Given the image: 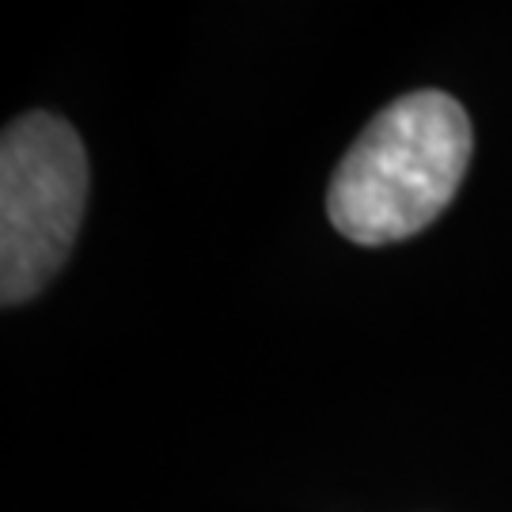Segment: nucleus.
I'll return each instance as SVG.
<instances>
[{
  "instance_id": "1",
  "label": "nucleus",
  "mask_w": 512,
  "mask_h": 512,
  "mask_svg": "<svg viewBox=\"0 0 512 512\" xmlns=\"http://www.w3.org/2000/svg\"><path fill=\"white\" fill-rule=\"evenodd\" d=\"M471 148V118L452 95L410 92L395 99L334 171L330 224L365 247L418 236L456 198Z\"/></svg>"
},
{
  "instance_id": "2",
  "label": "nucleus",
  "mask_w": 512,
  "mask_h": 512,
  "mask_svg": "<svg viewBox=\"0 0 512 512\" xmlns=\"http://www.w3.org/2000/svg\"><path fill=\"white\" fill-rule=\"evenodd\" d=\"M88 202V156L76 129L46 110L23 114L0 141V296L42 293L73 251Z\"/></svg>"
}]
</instances>
